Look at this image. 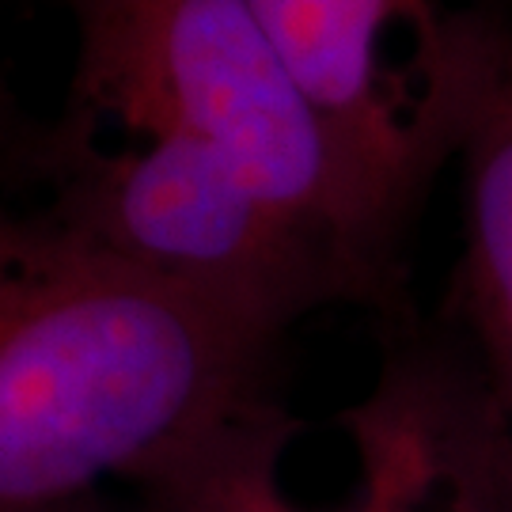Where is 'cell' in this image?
<instances>
[{"label": "cell", "instance_id": "1", "mask_svg": "<svg viewBox=\"0 0 512 512\" xmlns=\"http://www.w3.org/2000/svg\"><path fill=\"white\" fill-rule=\"evenodd\" d=\"M281 330L0 220V512L137 486L228 421L270 406Z\"/></svg>", "mask_w": 512, "mask_h": 512}, {"label": "cell", "instance_id": "2", "mask_svg": "<svg viewBox=\"0 0 512 512\" xmlns=\"http://www.w3.org/2000/svg\"><path fill=\"white\" fill-rule=\"evenodd\" d=\"M69 110L114 133H179L327 236L372 304L399 285L403 228L349 160L247 0H69Z\"/></svg>", "mask_w": 512, "mask_h": 512}, {"label": "cell", "instance_id": "3", "mask_svg": "<svg viewBox=\"0 0 512 512\" xmlns=\"http://www.w3.org/2000/svg\"><path fill=\"white\" fill-rule=\"evenodd\" d=\"M46 202L23 217L80 251L247 311L281 334L334 300H368L327 236L266 202L179 133H114L65 114L35 148Z\"/></svg>", "mask_w": 512, "mask_h": 512}, {"label": "cell", "instance_id": "4", "mask_svg": "<svg viewBox=\"0 0 512 512\" xmlns=\"http://www.w3.org/2000/svg\"><path fill=\"white\" fill-rule=\"evenodd\" d=\"M376 198L410 228L459 148L475 8L440 0H247Z\"/></svg>", "mask_w": 512, "mask_h": 512}, {"label": "cell", "instance_id": "5", "mask_svg": "<svg viewBox=\"0 0 512 512\" xmlns=\"http://www.w3.org/2000/svg\"><path fill=\"white\" fill-rule=\"evenodd\" d=\"M463 258L456 304L475 365L418 353L448 490L467 512H512V19L475 8L459 133Z\"/></svg>", "mask_w": 512, "mask_h": 512}, {"label": "cell", "instance_id": "6", "mask_svg": "<svg viewBox=\"0 0 512 512\" xmlns=\"http://www.w3.org/2000/svg\"><path fill=\"white\" fill-rule=\"evenodd\" d=\"M296 421L277 403L209 433L183 456L167 459L133 490L141 512H308L281 486V456ZM361 448L365 490L346 512H421L444 486L437 437L414 368L399 361L384 372L376 395L349 414ZM456 501V512H467Z\"/></svg>", "mask_w": 512, "mask_h": 512}, {"label": "cell", "instance_id": "7", "mask_svg": "<svg viewBox=\"0 0 512 512\" xmlns=\"http://www.w3.org/2000/svg\"><path fill=\"white\" fill-rule=\"evenodd\" d=\"M19 167H27V171L35 167V148L23 141L19 118H16V110H12V99H8L4 84H0V194H4V186L19 175ZM8 213H12V209L0 198V220L8 217Z\"/></svg>", "mask_w": 512, "mask_h": 512}, {"label": "cell", "instance_id": "8", "mask_svg": "<svg viewBox=\"0 0 512 512\" xmlns=\"http://www.w3.org/2000/svg\"><path fill=\"white\" fill-rule=\"evenodd\" d=\"M38 512H141V505H114L107 494H95V497H80V501H69V505H54V509H38Z\"/></svg>", "mask_w": 512, "mask_h": 512}]
</instances>
